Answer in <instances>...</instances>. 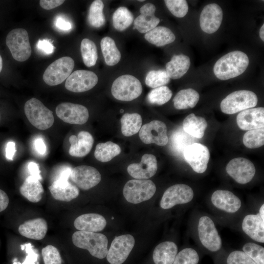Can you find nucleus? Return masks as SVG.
<instances>
[{
  "label": "nucleus",
  "instance_id": "f257e3e1",
  "mask_svg": "<svg viewBox=\"0 0 264 264\" xmlns=\"http://www.w3.org/2000/svg\"><path fill=\"white\" fill-rule=\"evenodd\" d=\"M249 63V58L244 52L239 50L230 52L215 63L214 73L219 79L227 80L242 74Z\"/></svg>",
  "mask_w": 264,
  "mask_h": 264
},
{
  "label": "nucleus",
  "instance_id": "f03ea898",
  "mask_svg": "<svg viewBox=\"0 0 264 264\" xmlns=\"http://www.w3.org/2000/svg\"><path fill=\"white\" fill-rule=\"evenodd\" d=\"M72 240L76 247L88 250L94 257L101 259L107 256L108 240L103 234L78 231L73 234Z\"/></svg>",
  "mask_w": 264,
  "mask_h": 264
},
{
  "label": "nucleus",
  "instance_id": "7ed1b4c3",
  "mask_svg": "<svg viewBox=\"0 0 264 264\" xmlns=\"http://www.w3.org/2000/svg\"><path fill=\"white\" fill-rule=\"evenodd\" d=\"M258 103V97L253 91L240 90L234 91L221 102L220 108L225 114H232L255 107Z\"/></svg>",
  "mask_w": 264,
  "mask_h": 264
},
{
  "label": "nucleus",
  "instance_id": "20e7f679",
  "mask_svg": "<svg viewBox=\"0 0 264 264\" xmlns=\"http://www.w3.org/2000/svg\"><path fill=\"white\" fill-rule=\"evenodd\" d=\"M24 110L29 122L38 129L45 130L54 123L52 111L35 98H32L26 102Z\"/></svg>",
  "mask_w": 264,
  "mask_h": 264
},
{
  "label": "nucleus",
  "instance_id": "39448f33",
  "mask_svg": "<svg viewBox=\"0 0 264 264\" xmlns=\"http://www.w3.org/2000/svg\"><path fill=\"white\" fill-rule=\"evenodd\" d=\"M142 86L135 77L125 74L120 76L113 82L111 88L112 96L123 101H130L138 98L142 93Z\"/></svg>",
  "mask_w": 264,
  "mask_h": 264
},
{
  "label": "nucleus",
  "instance_id": "423d86ee",
  "mask_svg": "<svg viewBox=\"0 0 264 264\" xmlns=\"http://www.w3.org/2000/svg\"><path fill=\"white\" fill-rule=\"evenodd\" d=\"M6 44L13 58L17 61H25L31 55L28 34L24 29L16 28L10 31L6 38Z\"/></svg>",
  "mask_w": 264,
  "mask_h": 264
},
{
  "label": "nucleus",
  "instance_id": "0eeeda50",
  "mask_svg": "<svg viewBox=\"0 0 264 264\" xmlns=\"http://www.w3.org/2000/svg\"><path fill=\"white\" fill-rule=\"evenodd\" d=\"M155 191V185L152 180L136 179L127 182L123 194L127 201L138 204L151 198Z\"/></svg>",
  "mask_w": 264,
  "mask_h": 264
},
{
  "label": "nucleus",
  "instance_id": "6e6552de",
  "mask_svg": "<svg viewBox=\"0 0 264 264\" xmlns=\"http://www.w3.org/2000/svg\"><path fill=\"white\" fill-rule=\"evenodd\" d=\"M74 67V60L70 57L59 58L49 65L43 74V80L48 85L53 86L62 83L71 74Z\"/></svg>",
  "mask_w": 264,
  "mask_h": 264
},
{
  "label": "nucleus",
  "instance_id": "1a4fd4ad",
  "mask_svg": "<svg viewBox=\"0 0 264 264\" xmlns=\"http://www.w3.org/2000/svg\"><path fill=\"white\" fill-rule=\"evenodd\" d=\"M198 230L199 240L206 249L212 252H216L220 249L221 239L210 218L201 217L199 220Z\"/></svg>",
  "mask_w": 264,
  "mask_h": 264
},
{
  "label": "nucleus",
  "instance_id": "9d476101",
  "mask_svg": "<svg viewBox=\"0 0 264 264\" xmlns=\"http://www.w3.org/2000/svg\"><path fill=\"white\" fill-rule=\"evenodd\" d=\"M135 243V240L130 234L116 237L108 251L107 259L110 264H122L128 257Z\"/></svg>",
  "mask_w": 264,
  "mask_h": 264
},
{
  "label": "nucleus",
  "instance_id": "9b49d317",
  "mask_svg": "<svg viewBox=\"0 0 264 264\" xmlns=\"http://www.w3.org/2000/svg\"><path fill=\"white\" fill-rule=\"evenodd\" d=\"M194 197V192L188 185L177 184L170 186L164 192L160 202V207L168 209L178 204L190 202Z\"/></svg>",
  "mask_w": 264,
  "mask_h": 264
},
{
  "label": "nucleus",
  "instance_id": "f8f14e48",
  "mask_svg": "<svg viewBox=\"0 0 264 264\" xmlns=\"http://www.w3.org/2000/svg\"><path fill=\"white\" fill-rule=\"evenodd\" d=\"M183 157L193 170L201 174L207 168L210 154L208 148L198 143L187 146L183 150Z\"/></svg>",
  "mask_w": 264,
  "mask_h": 264
},
{
  "label": "nucleus",
  "instance_id": "ddd939ff",
  "mask_svg": "<svg viewBox=\"0 0 264 264\" xmlns=\"http://www.w3.org/2000/svg\"><path fill=\"white\" fill-rule=\"evenodd\" d=\"M166 124L159 120H154L141 127L139 135L141 140L145 144L154 143L158 146H164L168 143Z\"/></svg>",
  "mask_w": 264,
  "mask_h": 264
},
{
  "label": "nucleus",
  "instance_id": "4468645a",
  "mask_svg": "<svg viewBox=\"0 0 264 264\" xmlns=\"http://www.w3.org/2000/svg\"><path fill=\"white\" fill-rule=\"evenodd\" d=\"M55 111L61 120L70 124H85L89 117L88 110L86 107L70 102L60 103L57 106Z\"/></svg>",
  "mask_w": 264,
  "mask_h": 264
},
{
  "label": "nucleus",
  "instance_id": "2eb2a0df",
  "mask_svg": "<svg viewBox=\"0 0 264 264\" xmlns=\"http://www.w3.org/2000/svg\"><path fill=\"white\" fill-rule=\"evenodd\" d=\"M227 173L237 182L244 184L250 182L255 174L256 169L253 163L243 157L231 159L226 167Z\"/></svg>",
  "mask_w": 264,
  "mask_h": 264
},
{
  "label": "nucleus",
  "instance_id": "dca6fc26",
  "mask_svg": "<svg viewBox=\"0 0 264 264\" xmlns=\"http://www.w3.org/2000/svg\"><path fill=\"white\" fill-rule=\"evenodd\" d=\"M98 78L93 72L87 70H77L72 72L66 79L65 88L73 92L89 90L97 84Z\"/></svg>",
  "mask_w": 264,
  "mask_h": 264
},
{
  "label": "nucleus",
  "instance_id": "f3484780",
  "mask_svg": "<svg viewBox=\"0 0 264 264\" xmlns=\"http://www.w3.org/2000/svg\"><path fill=\"white\" fill-rule=\"evenodd\" d=\"M70 178L75 186L82 190H87L100 182L101 176L94 167L81 165L72 169Z\"/></svg>",
  "mask_w": 264,
  "mask_h": 264
},
{
  "label": "nucleus",
  "instance_id": "a211bd4d",
  "mask_svg": "<svg viewBox=\"0 0 264 264\" xmlns=\"http://www.w3.org/2000/svg\"><path fill=\"white\" fill-rule=\"evenodd\" d=\"M223 19V12L218 4L212 3L204 7L199 17L201 30L208 34L216 32L220 28Z\"/></svg>",
  "mask_w": 264,
  "mask_h": 264
},
{
  "label": "nucleus",
  "instance_id": "6ab92c4d",
  "mask_svg": "<svg viewBox=\"0 0 264 264\" xmlns=\"http://www.w3.org/2000/svg\"><path fill=\"white\" fill-rule=\"evenodd\" d=\"M157 170L156 157L152 154H145L140 162L132 163L127 167L129 174L137 179H147L153 176Z\"/></svg>",
  "mask_w": 264,
  "mask_h": 264
},
{
  "label": "nucleus",
  "instance_id": "aec40b11",
  "mask_svg": "<svg viewBox=\"0 0 264 264\" xmlns=\"http://www.w3.org/2000/svg\"><path fill=\"white\" fill-rule=\"evenodd\" d=\"M238 127L242 130L249 131L264 128V108H250L241 111L236 118Z\"/></svg>",
  "mask_w": 264,
  "mask_h": 264
},
{
  "label": "nucleus",
  "instance_id": "412c9836",
  "mask_svg": "<svg viewBox=\"0 0 264 264\" xmlns=\"http://www.w3.org/2000/svg\"><path fill=\"white\" fill-rule=\"evenodd\" d=\"M156 7L152 3H147L140 8V14L133 22V28L141 33H146L158 24L160 19L154 15Z\"/></svg>",
  "mask_w": 264,
  "mask_h": 264
},
{
  "label": "nucleus",
  "instance_id": "4be33fe9",
  "mask_svg": "<svg viewBox=\"0 0 264 264\" xmlns=\"http://www.w3.org/2000/svg\"><path fill=\"white\" fill-rule=\"evenodd\" d=\"M211 201L218 209L230 213L238 211L242 205L240 199L228 190L215 191L211 196Z\"/></svg>",
  "mask_w": 264,
  "mask_h": 264
},
{
  "label": "nucleus",
  "instance_id": "5701e85b",
  "mask_svg": "<svg viewBox=\"0 0 264 264\" xmlns=\"http://www.w3.org/2000/svg\"><path fill=\"white\" fill-rule=\"evenodd\" d=\"M48 188L53 198L62 201H70L79 194L77 187L67 179L57 178Z\"/></svg>",
  "mask_w": 264,
  "mask_h": 264
},
{
  "label": "nucleus",
  "instance_id": "b1692460",
  "mask_svg": "<svg viewBox=\"0 0 264 264\" xmlns=\"http://www.w3.org/2000/svg\"><path fill=\"white\" fill-rule=\"evenodd\" d=\"M70 147L69 154L74 157H81L87 155L91 151L94 139L92 135L87 131L80 132L77 136L71 135L69 138Z\"/></svg>",
  "mask_w": 264,
  "mask_h": 264
},
{
  "label": "nucleus",
  "instance_id": "393cba45",
  "mask_svg": "<svg viewBox=\"0 0 264 264\" xmlns=\"http://www.w3.org/2000/svg\"><path fill=\"white\" fill-rule=\"evenodd\" d=\"M107 221L105 218L98 214L88 213L78 217L74 220V227L81 231L96 232L103 230Z\"/></svg>",
  "mask_w": 264,
  "mask_h": 264
},
{
  "label": "nucleus",
  "instance_id": "a878e982",
  "mask_svg": "<svg viewBox=\"0 0 264 264\" xmlns=\"http://www.w3.org/2000/svg\"><path fill=\"white\" fill-rule=\"evenodd\" d=\"M48 230L46 221L44 219L37 218L27 220L20 225V234L29 239L40 240L44 238Z\"/></svg>",
  "mask_w": 264,
  "mask_h": 264
},
{
  "label": "nucleus",
  "instance_id": "bb28decb",
  "mask_svg": "<svg viewBox=\"0 0 264 264\" xmlns=\"http://www.w3.org/2000/svg\"><path fill=\"white\" fill-rule=\"evenodd\" d=\"M242 229L254 241L264 242V220L259 214L246 215L242 222Z\"/></svg>",
  "mask_w": 264,
  "mask_h": 264
},
{
  "label": "nucleus",
  "instance_id": "cd10ccee",
  "mask_svg": "<svg viewBox=\"0 0 264 264\" xmlns=\"http://www.w3.org/2000/svg\"><path fill=\"white\" fill-rule=\"evenodd\" d=\"M190 65L188 56L183 54L174 55L166 64L165 71L170 79H179L188 71Z\"/></svg>",
  "mask_w": 264,
  "mask_h": 264
},
{
  "label": "nucleus",
  "instance_id": "c85d7f7f",
  "mask_svg": "<svg viewBox=\"0 0 264 264\" xmlns=\"http://www.w3.org/2000/svg\"><path fill=\"white\" fill-rule=\"evenodd\" d=\"M177 253V247L172 242H164L154 248L153 258L155 264H173Z\"/></svg>",
  "mask_w": 264,
  "mask_h": 264
},
{
  "label": "nucleus",
  "instance_id": "c756f323",
  "mask_svg": "<svg viewBox=\"0 0 264 264\" xmlns=\"http://www.w3.org/2000/svg\"><path fill=\"white\" fill-rule=\"evenodd\" d=\"M20 191L21 195L29 201L37 203L41 200L44 190L39 179L29 176L20 187Z\"/></svg>",
  "mask_w": 264,
  "mask_h": 264
},
{
  "label": "nucleus",
  "instance_id": "7c9ffc66",
  "mask_svg": "<svg viewBox=\"0 0 264 264\" xmlns=\"http://www.w3.org/2000/svg\"><path fill=\"white\" fill-rule=\"evenodd\" d=\"M207 125V122L204 118L191 113L184 118L182 129L190 135L200 139L204 135Z\"/></svg>",
  "mask_w": 264,
  "mask_h": 264
},
{
  "label": "nucleus",
  "instance_id": "2f4dec72",
  "mask_svg": "<svg viewBox=\"0 0 264 264\" xmlns=\"http://www.w3.org/2000/svg\"><path fill=\"white\" fill-rule=\"evenodd\" d=\"M145 39L150 43L156 46H162L174 42L176 36L168 28L156 26L144 35Z\"/></svg>",
  "mask_w": 264,
  "mask_h": 264
},
{
  "label": "nucleus",
  "instance_id": "473e14b6",
  "mask_svg": "<svg viewBox=\"0 0 264 264\" xmlns=\"http://www.w3.org/2000/svg\"><path fill=\"white\" fill-rule=\"evenodd\" d=\"M199 99L198 93L189 88L179 91L173 99L174 106L176 109L184 110L196 106Z\"/></svg>",
  "mask_w": 264,
  "mask_h": 264
},
{
  "label": "nucleus",
  "instance_id": "72a5a7b5",
  "mask_svg": "<svg viewBox=\"0 0 264 264\" xmlns=\"http://www.w3.org/2000/svg\"><path fill=\"white\" fill-rule=\"evenodd\" d=\"M100 46L105 62L108 66H113L118 63L121 59V53L112 38H103Z\"/></svg>",
  "mask_w": 264,
  "mask_h": 264
},
{
  "label": "nucleus",
  "instance_id": "f704fd0d",
  "mask_svg": "<svg viewBox=\"0 0 264 264\" xmlns=\"http://www.w3.org/2000/svg\"><path fill=\"white\" fill-rule=\"evenodd\" d=\"M121 132L125 136H131L139 132L142 125V117L137 113H126L120 119Z\"/></svg>",
  "mask_w": 264,
  "mask_h": 264
},
{
  "label": "nucleus",
  "instance_id": "c9c22d12",
  "mask_svg": "<svg viewBox=\"0 0 264 264\" xmlns=\"http://www.w3.org/2000/svg\"><path fill=\"white\" fill-rule=\"evenodd\" d=\"M121 148L118 145L111 141L98 143L95 148L94 156L102 162H107L120 154Z\"/></svg>",
  "mask_w": 264,
  "mask_h": 264
},
{
  "label": "nucleus",
  "instance_id": "e433bc0d",
  "mask_svg": "<svg viewBox=\"0 0 264 264\" xmlns=\"http://www.w3.org/2000/svg\"><path fill=\"white\" fill-rule=\"evenodd\" d=\"M194 137L185 132L183 129L176 130L171 136V146L176 153L181 154L184 149L194 141Z\"/></svg>",
  "mask_w": 264,
  "mask_h": 264
},
{
  "label": "nucleus",
  "instance_id": "4c0bfd02",
  "mask_svg": "<svg viewBox=\"0 0 264 264\" xmlns=\"http://www.w3.org/2000/svg\"><path fill=\"white\" fill-rule=\"evenodd\" d=\"M133 21V16L126 7L118 8L112 15V23L114 28L122 31L129 27Z\"/></svg>",
  "mask_w": 264,
  "mask_h": 264
},
{
  "label": "nucleus",
  "instance_id": "58836bf2",
  "mask_svg": "<svg viewBox=\"0 0 264 264\" xmlns=\"http://www.w3.org/2000/svg\"><path fill=\"white\" fill-rule=\"evenodd\" d=\"M104 7V5L102 0H96L91 3L88 15V21L92 27L99 28L105 23Z\"/></svg>",
  "mask_w": 264,
  "mask_h": 264
},
{
  "label": "nucleus",
  "instance_id": "ea45409f",
  "mask_svg": "<svg viewBox=\"0 0 264 264\" xmlns=\"http://www.w3.org/2000/svg\"><path fill=\"white\" fill-rule=\"evenodd\" d=\"M80 50L84 64L87 67L94 66L98 59L97 47L91 40L84 38L81 43Z\"/></svg>",
  "mask_w": 264,
  "mask_h": 264
},
{
  "label": "nucleus",
  "instance_id": "a19ab883",
  "mask_svg": "<svg viewBox=\"0 0 264 264\" xmlns=\"http://www.w3.org/2000/svg\"><path fill=\"white\" fill-rule=\"evenodd\" d=\"M244 145L249 149L262 147L264 145V128L249 130L244 134L242 138Z\"/></svg>",
  "mask_w": 264,
  "mask_h": 264
},
{
  "label": "nucleus",
  "instance_id": "79ce46f5",
  "mask_svg": "<svg viewBox=\"0 0 264 264\" xmlns=\"http://www.w3.org/2000/svg\"><path fill=\"white\" fill-rule=\"evenodd\" d=\"M172 95V90L164 86L151 90L147 95V100L152 104L162 105L170 100Z\"/></svg>",
  "mask_w": 264,
  "mask_h": 264
},
{
  "label": "nucleus",
  "instance_id": "37998d69",
  "mask_svg": "<svg viewBox=\"0 0 264 264\" xmlns=\"http://www.w3.org/2000/svg\"><path fill=\"white\" fill-rule=\"evenodd\" d=\"M170 81L166 72L164 70H153L147 74L145 78L146 85L152 88L164 86Z\"/></svg>",
  "mask_w": 264,
  "mask_h": 264
},
{
  "label": "nucleus",
  "instance_id": "c03bdc74",
  "mask_svg": "<svg viewBox=\"0 0 264 264\" xmlns=\"http://www.w3.org/2000/svg\"><path fill=\"white\" fill-rule=\"evenodd\" d=\"M243 251L257 264H264V248L253 242H247L242 247Z\"/></svg>",
  "mask_w": 264,
  "mask_h": 264
},
{
  "label": "nucleus",
  "instance_id": "a18cd8bd",
  "mask_svg": "<svg viewBox=\"0 0 264 264\" xmlns=\"http://www.w3.org/2000/svg\"><path fill=\"white\" fill-rule=\"evenodd\" d=\"M199 256L191 248H186L177 253L173 264H198Z\"/></svg>",
  "mask_w": 264,
  "mask_h": 264
},
{
  "label": "nucleus",
  "instance_id": "49530a36",
  "mask_svg": "<svg viewBox=\"0 0 264 264\" xmlns=\"http://www.w3.org/2000/svg\"><path fill=\"white\" fill-rule=\"evenodd\" d=\"M164 2L168 10L176 17L183 18L188 13L189 7L185 0H165Z\"/></svg>",
  "mask_w": 264,
  "mask_h": 264
},
{
  "label": "nucleus",
  "instance_id": "de8ad7c7",
  "mask_svg": "<svg viewBox=\"0 0 264 264\" xmlns=\"http://www.w3.org/2000/svg\"><path fill=\"white\" fill-rule=\"evenodd\" d=\"M42 255L44 264H62V259L58 249L51 245L43 248Z\"/></svg>",
  "mask_w": 264,
  "mask_h": 264
},
{
  "label": "nucleus",
  "instance_id": "09e8293b",
  "mask_svg": "<svg viewBox=\"0 0 264 264\" xmlns=\"http://www.w3.org/2000/svg\"><path fill=\"white\" fill-rule=\"evenodd\" d=\"M227 264H257L243 251L235 250L227 258Z\"/></svg>",
  "mask_w": 264,
  "mask_h": 264
},
{
  "label": "nucleus",
  "instance_id": "8fccbe9b",
  "mask_svg": "<svg viewBox=\"0 0 264 264\" xmlns=\"http://www.w3.org/2000/svg\"><path fill=\"white\" fill-rule=\"evenodd\" d=\"M21 247L22 250H25L27 253L25 259L22 263L14 261L13 264H39V254L37 250L33 248L30 243L22 244Z\"/></svg>",
  "mask_w": 264,
  "mask_h": 264
},
{
  "label": "nucleus",
  "instance_id": "3c124183",
  "mask_svg": "<svg viewBox=\"0 0 264 264\" xmlns=\"http://www.w3.org/2000/svg\"><path fill=\"white\" fill-rule=\"evenodd\" d=\"M37 48L47 55H50L53 53L55 47L52 43L48 40H39L37 43Z\"/></svg>",
  "mask_w": 264,
  "mask_h": 264
},
{
  "label": "nucleus",
  "instance_id": "603ef678",
  "mask_svg": "<svg viewBox=\"0 0 264 264\" xmlns=\"http://www.w3.org/2000/svg\"><path fill=\"white\" fill-rule=\"evenodd\" d=\"M55 24L57 29L64 32L70 31L72 27L71 22L61 16L56 17Z\"/></svg>",
  "mask_w": 264,
  "mask_h": 264
},
{
  "label": "nucleus",
  "instance_id": "864d4df0",
  "mask_svg": "<svg viewBox=\"0 0 264 264\" xmlns=\"http://www.w3.org/2000/svg\"><path fill=\"white\" fill-rule=\"evenodd\" d=\"M64 0H40V5L43 9L51 10L62 5Z\"/></svg>",
  "mask_w": 264,
  "mask_h": 264
},
{
  "label": "nucleus",
  "instance_id": "5fc2aeb1",
  "mask_svg": "<svg viewBox=\"0 0 264 264\" xmlns=\"http://www.w3.org/2000/svg\"><path fill=\"white\" fill-rule=\"evenodd\" d=\"M28 169L30 176H33L39 180L42 179L41 176V171L38 165L34 162H30L28 165Z\"/></svg>",
  "mask_w": 264,
  "mask_h": 264
},
{
  "label": "nucleus",
  "instance_id": "6e6d98bb",
  "mask_svg": "<svg viewBox=\"0 0 264 264\" xmlns=\"http://www.w3.org/2000/svg\"><path fill=\"white\" fill-rule=\"evenodd\" d=\"M16 152L15 143L13 141L8 142L5 148V156L8 160H13Z\"/></svg>",
  "mask_w": 264,
  "mask_h": 264
},
{
  "label": "nucleus",
  "instance_id": "4d7b16f0",
  "mask_svg": "<svg viewBox=\"0 0 264 264\" xmlns=\"http://www.w3.org/2000/svg\"><path fill=\"white\" fill-rule=\"evenodd\" d=\"M34 147L38 153L41 154H44L46 150V145L41 138H38L34 141Z\"/></svg>",
  "mask_w": 264,
  "mask_h": 264
},
{
  "label": "nucleus",
  "instance_id": "13d9d810",
  "mask_svg": "<svg viewBox=\"0 0 264 264\" xmlns=\"http://www.w3.org/2000/svg\"><path fill=\"white\" fill-rule=\"evenodd\" d=\"M9 198L6 193L0 189V212L4 211L9 204Z\"/></svg>",
  "mask_w": 264,
  "mask_h": 264
},
{
  "label": "nucleus",
  "instance_id": "bf43d9fd",
  "mask_svg": "<svg viewBox=\"0 0 264 264\" xmlns=\"http://www.w3.org/2000/svg\"><path fill=\"white\" fill-rule=\"evenodd\" d=\"M259 35L261 39L264 41V24H263L260 28L259 31Z\"/></svg>",
  "mask_w": 264,
  "mask_h": 264
},
{
  "label": "nucleus",
  "instance_id": "052dcab7",
  "mask_svg": "<svg viewBox=\"0 0 264 264\" xmlns=\"http://www.w3.org/2000/svg\"><path fill=\"white\" fill-rule=\"evenodd\" d=\"M259 216L264 220V204H263L259 210Z\"/></svg>",
  "mask_w": 264,
  "mask_h": 264
},
{
  "label": "nucleus",
  "instance_id": "680f3d73",
  "mask_svg": "<svg viewBox=\"0 0 264 264\" xmlns=\"http://www.w3.org/2000/svg\"><path fill=\"white\" fill-rule=\"evenodd\" d=\"M2 64H3V63H2V59L1 56L0 55V73L2 70V66H3Z\"/></svg>",
  "mask_w": 264,
  "mask_h": 264
},
{
  "label": "nucleus",
  "instance_id": "e2e57ef3",
  "mask_svg": "<svg viewBox=\"0 0 264 264\" xmlns=\"http://www.w3.org/2000/svg\"><path fill=\"white\" fill-rule=\"evenodd\" d=\"M138 1H144V0H139Z\"/></svg>",
  "mask_w": 264,
  "mask_h": 264
},
{
  "label": "nucleus",
  "instance_id": "0e129e2a",
  "mask_svg": "<svg viewBox=\"0 0 264 264\" xmlns=\"http://www.w3.org/2000/svg\"></svg>",
  "mask_w": 264,
  "mask_h": 264
}]
</instances>
